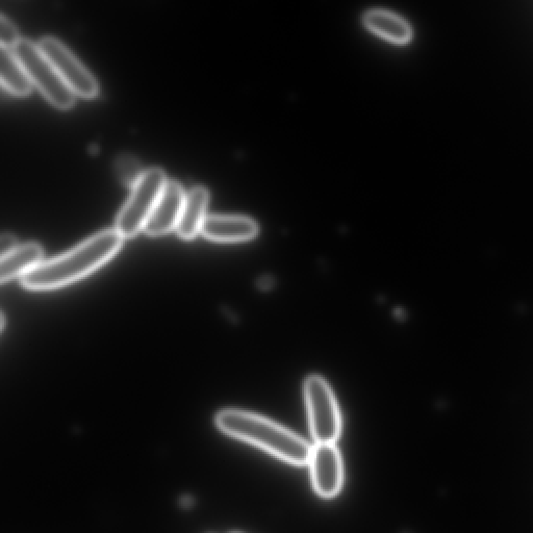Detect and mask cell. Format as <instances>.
I'll return each instance as SVG.
<instances>
[{
    "mask_svg": "<svg viewBox=\"0 0 533 533\" xmlns=\"http://www.w3.org/2000/svg\"><path fill=\"white\" fill-rule=\"evenodd\" d=\"M122 242L116 230L101 232L65 255L41 263L22 277V286L31 291H52L79 282L110 262Z\"/></svg>",
    "mask_w": 533,
    "mask_h": 533,
    "instance_id": "cell-1",
    "label": "cell"
},
{
    "mask_svg": "<svg viewBox=\"0 0 533 533\" xmlns=\"http://www.w3.org/2000/svg\"><path fill=\"white\" fill-rule=\"evenodd\" d=\"M217 427L227 436L255 445L287 463L310 462L312 447L286 427L261 415L227 409L216 415Z\"/></svg>",
    "mask_w": 533,
    "mask_h": 533,
    "instance_id": "cell-2",
    "label": "cell"
},
{
    "mask_svg": "<svg viewBox=\"0 0 533 533\" xmlns=\"http://www.w3.org/2000/svg\"><path fill=\"white\" fill-rule=\"evenodd\" d=\"M365 23L372 32L394 43L403 44L412 38V30L408 22L388 11L368 12L365 16Z\"/></svg>",
    "mask_w": 533,
    "mask_h": 533,
    "instance_id": "cell-12",
    "label": "cell"
},
{
    "mask_svg": "<svg viewBox=\"0 0 533 533\" xmlns=\"http://www.w3.org/2000/svg\"><path fill=\"white\" fill-rule=\"evenodd\" d=\"M209 191L205 187H194L186 194L179 225L176 232L184 240H192L199 233L207 216Z\"/></svg>",
    "mask_w": 533,
    "mask_h": 533,
    "instance_id": "cell-10",
    "label": "cell"
},
{
    "mask_svg": "<svg viewBox=\"0 0 533 533\" xmlns=\"http://www.w3.org/2000/svg\"><path fill=\"white\" fill-rule=\"evenodd\" d=\"M13 52L27 71L32 83L50 104L61 110H68L74 105L75 94L41 52L38 44L29 39H20Z\"/></svg>",
    "mask_w": 533,
    "mask_h": 533,
    "instance_id": "cell-5",
    "label": "cell"
},
{
    "mask_svg": "<svg viewBox=\"0 0 533 533\" xmlns=\"http://www.w3.org/2000/svg\"><path fill=\"white\" fill-rule=\"evenodd\" d=\"M201 234L219 243H239L252 240L259 234L258 224L242 216H207Z\"/></svg>",
    "mask_w": 533,
    "mask_h": 533,
    "instance_id": "cell-9",
    "label": "cell"
},
{
    "mask_svg": "<svg viewBox=\"0 0 533 533\" xmlns=\"http://www.w3.org/2000/svg\"><path fill=\"white\" fill-rule=\"evenodd\" d=\"M20 41L15 25L4 15L0 16V45L13 49Z\"/></svg>",
    "mask_w": 533,
    "mask_h": 533,
    "instance_id": "cell-15",
    "label": "cell"
},
{
    "mask_svg": "<svg viewBox=\"0 0 533 533\" xmlns=\"http://www.w3.org/2000/svg\"><path fill=\"white\" fill-rule=\"evenodd\" d=\"M311 433L316 444H335L342 431V417L336 395L318 374L306 378L303 386Z\"/></svg>",
    "mask_w": 533,
    "mask_h": 533,
    "instance_id": "cell-3",
    "label": "cell"
},
{
    "mask_svg": "<svg viewBox=\"0 0 533 533\" xmlns=\"http://www.w3.org/2000/svg\"><path fill=\"white\" fill-rule=\"evenodd\" d=\"M43 249L37 243L18 246L10 255L2 258L0 263V282L9 283L13 279L27 275L41 264Z\"/></svg>",
    "mask_w": 533,
    "mask_h": 533,
    "instance_id": "cell-11",
    "label": "cell"
},
{
    "mask_svg": "<svg viewBox=\"0 0 533 533\" xmlns=\"http://www.w3.org/2000/svg\"><path fill=\"white\" fill-rule=\"evenodd\" d=\"M38 46L74 94L86 98L97 95L98 85L94 76L61 41L48 36L42 38Z\"/></svg>",
    "mask_w": 533,
    "mask_h": 533,
    "instance_id": "cell-6",
    "label": "cell"
},
{
    "mask_svg": "<svg viewBox=\"0 0 533 533\" xmlns=\"http://www.w3.org/2000/svg\"><path fill=\"white\" fill-rule=\"evenodd\" d=\"M5 327V315L3 314V317H2V328L4 329Z\"/></svg>",
    "mask_w": 533,
    "mask_h": 533,
    "instance_id": "cell-17",
    "label": "cell"
},
{
    "mask_svg": "<svg viewBox=\"0 0 533 533\" xmlns=\"http://www.w3.org/2000/svg\"><path fill=\"white\" fill-rule=\"evenodd\" d=\"M0 80L7 91L17 96L30 94L33 86L30 76L13 49L2 46H0Z\"/></svg>",
    "mask_w": 533,
    "mask_h": 533,
    "instance_id": "cell-13",
    "label": "cell"
},
{
    "mask_svg": "<svg viewBox=\"0 0 533 533\" xmlns=\"http://www.w3.org/2000/svg\"><path fill=\"white\" fill-rule=\"evenodd\" d=\"M166 183V174L162 169L144 171L116 220L115 230L123 239L134 238L144 230Z\"/></svg>",
    "mask_w": 533,
    "mask_h": 533,
    "instance_id": "cell-4",
    "label": "cell"
},
{
    "mask_svg": "<svg viewBox=\"0 0 533 533\" xmlns=\"http://www.w3.org/2000/svg\"><path fill=\"white\" fill-rule=\"evenodd\" d=\"M18 246L19 245L15 236L11 234H4L2 238H0V255H2V258H5L14 250H16Z\"/></svg>",
    "mask_w": 533,
    "mask_h": 533,
    "instance_id": "cell-16",
    "label": "cell"
},
{
    "mask_svg": "<svg viewBox=\"0 0 533 533\" xmlns=\"http://www.w3.org/2000/svg\"><path fill=\"white\" fill-rule=\"evenodd\" d=\"M186 194L175 181H167L144 232L150 237L164 236L179 225Z\"/></svg>",
    "mask_w": 533,
    "mask_h": 533,
    "instance_id": "cell-8",
    "label": "cell"
},
{
    "mask_svg": "<svg viewBox=\"0 0 533 533\" xmlns=\"http://www.w3.org/2000/svg\"><path fill=\"white\" fill-rule=\"evenodd\" d=\"M311 472L316 493L326 499L337 496L343 486L342 456L335 444H316L312 448Z\"/></svg>",
    "mask_w": 533,
    "mask_h": 533,
    "instance_id": "cell-7",
    "label": "cell"
},
{
    "mask_svg": "<svg viewBox=\"0 0 533 533\" xmlns=\"http://www.w3.org/2000/svg\"><path fill=\"white\" fill-rule=\"evenodd\" d=\"M118 179L123 185L134 187L141 179L142 172L139 161L130 155L120 156L115 163Z\"/></svg>",
    "mask_w": 533,
    "mask_h": 533,
    "instance_id": "cell-14",
    "label": "cell"
}]
</instances>
